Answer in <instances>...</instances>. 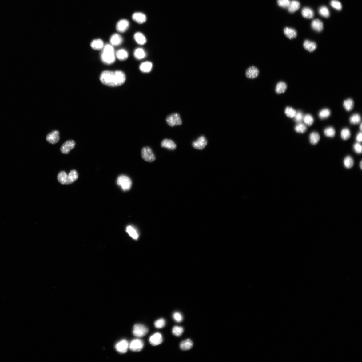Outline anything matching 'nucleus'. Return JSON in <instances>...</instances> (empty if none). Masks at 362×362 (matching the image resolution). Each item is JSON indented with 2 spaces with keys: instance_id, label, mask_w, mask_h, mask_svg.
<instances>
[{
  "instance_id": "obj_2",
  "label": "nucleus",
  "mask_w": 362,
  "mask_h": 362,
  "mask_svg": "<svg viewBox=\"0 0 362 362\" xmlns=\"http://www.w3.org/2000/svg\"><path fill=\"white\" fill-rule=\"evenodd\" d=\"M115 53L113 46L109 44L104 46L101 55L102 62L106 65L113 64L115 60Z\"/></svg>"
},
{
  "instance_id": "obj_30",
  "label": "nucleus",
  "mask_w": 362,
  "mask_h": 362,
  "mask_svg": "<svg viewBox=\"0 0 362 362\" xmlns=\"http://www.w3.org/2000/svg\"><path fill=\"white\" fill-rule=\"evenodd\" d=\"M193 343L191 339H187L182 341L180 344L181 349L183 350H188L191 349L193 347Z\"/></svg>"
},
{
  "instance_id": "obj_33",
  "label": "nucleus",
  "mask_w": 362,
  "mask_h": 362,
  "mask_svg": "<svg viewBox=\"0 0 362 362\" xmlns=\"http://www.w3.org/2000/svg\"><path fill=\"white\" fill-rule=\"evenodd\" d=\"M343 162L344 166L347 169H351L354 165V160L352 157L350 156H346L343 160Z\"/></svg>"
},
{
  "instance_id": "obj_36",
  "label": "nucleus",
  "mask_w": 362,
  "mask_h": 362,
  "mask_svg": "<svg viewBox=\"0 0 362 362\" xmlns=\"http://www.w3.org/2000/svg\"><path fill=\"white\" fill-rule=\"evenodd\" d=\"M331 114V110L327 108L320 110L319 113V118L321 119H325L329 118Z\"/></svg>"
},
{
  "instance_id": "obj_20",
  "label": "nucleus",
  "mask_w": 362,
  "mask_h": 362,
  "mask_svg": "<svg viewBox=\"0 0 362 362\" xmlns=\"http://www.w3.org/2000/svg\"><path fill=\"white\" fill-rule=\"evenodd\" d=\"M284 32L286 36L290 39L296 38L297 36V32L295 29L286 27L284 29Z\"/></svg>"
},
{
  "instance_id": "obj_18",
  "label": "nucleus",
  "mask_w": 362,
  "mask_h": 362,
  "mask_svg": "<svg viewBox=\"0 0 362 362\" xmlns=\"http://www.w3.org/2000/svg\"><path fill=\"white\" fill-rule=\"evenodd\" d=\"M311 27L313 30L317 32H321L323 29V22L320 20L316 19L312 21Z\"/></svg>"
},
{
  "instance_id": "obj_29",
  "label": "nucleus",
  "mask_w": 362,
  "mask_h": 362,
  "mask_svg": "<svg viewBox=\"0 0 362 362\" xmlns=\"http://www.w3.org/2000/svg\"><path fill=\"white\" fill-rule=\"evenodd\" d=\"M91 46L93 49L94 50H100L103 49L104 46V42L101 39H95L91 42Z\"/></svg>"
},
{
  "instance_id": "obj_22",
  "label": "nucleus",
  "mask_w": 362,
  "mask_h": 362,
  "mask_svg": "<svg viewBox=\"0 0 362 362\" xmlns=\"http://www.w3.org/2000/svg\"><path fill=\"white\" fill-rule=\"evenodd\" d=\"M300 3L299 2L296 0H292L290 2V5L288 7L289 12L291 13L295 12L300 8Z\"/></svg>"
},
{
  "instance_id": "obj_12",
  "label": "nucleus",
  "mask_w": 362,
  "mask_h": 362,
  "mask_svg": "<svg viewBox=\"0 0 362 362\" xmlns=\"http://www.w3.org/2000/svg\"><path fill=\"white\" fill-rule=\"evenodd\" d=\"M259 70L257 67L251 66L246 70L245 75L249 79H254L258 76Z\"/></svg>"
},
{
  "instance_id": "obj_39",
  "label": "nucleus",
  "mask_w": 362,
  "mask_h": 362,
  "mask_svg": "<svg viewBox=\"0 0 362 362\" xmlns=\"http://www.w3.org/2000/svg\"><path fill=\"white\" fill-rule=\"evenodd\" d=\"M295 130L297 133H304L307 131L308 128L306 125L301 123H298L295 127Z\"/></svg>"
},
{
  "instance_id": "obj_43",
  "label": "nucleus",
  "mask_w": 362,
  "mask_h": 362,
  "mask_svg": "<svg viewBox=\"0 0 362 362\" xmlns=\"http://www.w3.org/2000/svg\"><path fill=\"white\" fill-rule=\"evenodd\" d=\"M285 113L287 117L290 118H293L295 116L296 111L293 108L288 107L286 108Z\"/></svg>"
},
{
  "instance_id": "obj_14",
  "label": "nucleus",
  "mask_w": 362,
  "mask_h": 362,
  "mask_svg": "<svg viewBox=\"0 0 362 362\" xmlns=\"http://www.w3.org/2000/svg\"><path fill=\"white\" fill-rule=\"evenodd\" d=\"M149 341L153 346L158 345L161 344L163 341L162 336L160 333H156L151 336L149 338Z\"/></svg>"
},
{
  "instance_id": "obj_24",
  "label": "nucleus",
  "mask_w": 362,
  "mask_h": 362,
  "mask_svg": "<svg viewBox=\"0 0 362 362\" xmlns=\"http://www.w3.org/2000/svg\"><path fill=\"white\" fill-rule=\"evenodd\" d=\"M287 85L284 82L281 81L278 82L275 88L276 92L277 94H281L285 92L287 89Z\"/></svg>"
},
{
  "instance_id": "obj_26",
  "label": "nucleus",
  "mask_w": 362,
  "mask_h": 362,
  "mask_svg": "<svg viewBox=\"0 0 362 362\" xmlns=\"http://www.w3.org/2000/svg\"><path fill=\"white\" fill-rule=\"evenodd\" d=\"M301 14L303 17L308 19H311L314 16V13L313 10L308 7H305L302 9Z\"/></svg>"
},
{
  "instance_id": "obj_23",
  "label": "nucleus",
  "mask_w": 362,
  "mask_h": 362,
  "mask_svg": "<svg viewBox=\"0 0 362 362\" xmlns=\"http://www.w3.org/2000/svg\"><path fill=\"white\" fill-rule=\"evenodd\" d=\"M78 178L77 172L74 170L71 171L67 177V185L72 184L75 182Z\"/></svg>"
},
{
  "instance_id": "obj_28",
  "label": "nucleus",
  "mask_w": 362,
  "mask_h": 362,
  "mask_svg": "<svg viewBox=\"0 0 362 362\" xmlns=\"http://www.w3.org/2000/svg\"><path fill=\"white\" fill-rule=\"evenodd\" d=\"M320 140V134L316 132H313L310 134L309 141L310 143L313 145L318 144Z\"/></svg>"
},
{
  "instance_id": "obj_10",
  "label": "nucleus",
  "mask_w": 362,
  "mask_h": 362,
  "mask_svg": "<svg viewBox=\"0 0 362 362\" xmlns=\"http://www.w3.org/2000/svg\"><path fill=\"white\" fill-rule=\"evenodd\" d=\"M128 342L125 339H123L118 342L115 346V348L117 351L121 353H125L129 348Z\"/></svg>"
},
{
  "instance_id": "obj_34",
  "label": "nucleus",
  "mask_w": 362,
  "mask_h": 362,
  "mask_svg": "<svg viewBox=\"0 0 362 362\" xmlns=\"http://www.w3.org/2000/svg\"><path fill=\"white\" fill-rule=\"evenodd\" d=\"M146 53L142 48H137L134 51V57L137 59H141L144 58L146 56Z\"/></svg>"
},
{
  "instance_id": "obj_35",
  "label": "nucleus",
  "mask_w": 362,
  "mask_h": 362,
  "mask_svg": "<svg viewBox=\"0 0 362 362\" xmlns=\"http://www.w3.org/2000/svg\"><path fill=\"white\" fill-rule=\"evenodd\" d=\"M361 121L360 115L358 113H355L352 115L349 118V121L351 124L353 125H356L360 124Z\"/></svg>"
},
{
  "instance_id": "obj_32",
  "label": "nucleus",
  "mask_w": 362,
  "mask_h": 362,
  "mask_svg": "<svg viewBox=\"0 0 362 362\" xmlns=\"http://www.w3.org/2000/svg\"><path fill=\"white\" fill-rule=\"evenodd\" d=\"M126 231L133 239L137 240L139 237V234L137 230L131 226H129L126 227Z\"/></svg>"
},
{
  "instance_id": "obj_51",
  "label": "nucleus",
  "mask_w": 362,
  "mask_h": 362,
  "mask_svg": "<svg viewBox=\"0 0 362 362\" xmlns=\"http://www.w3.org/2000/svg\"><path fill=\"white\" fill-rule=\"evenodd\" d=\"M356 140L357 143H361L362 141V133L361 132L358 133L356 137Z\"/></svg>"
},
{
  "instance_id": "obj_5",
  "label": "nucleus",
  "mask_w": 362,
  "mask_h": 362,
  "mask_svg": "<svg viewBox=\"0 0 362 362\" xmlns=\"http://www.w3.org/2000/svg\"><path fill=\"white\" fill-rule=\"evenodd\" d=\"M166 121L167 124L172 127L181 125L182 124L180 115L177 113L171 114L168 116L166 118Z\"/></svg>"
},
{
  "instance_id": "obj_3",
  "label": "nucleus",
  "mask_w": 362,
  "mask_h": 362,
  "mask_svg": "<svg viewBox=\"0 0 362 362\" xmlns=\"http://www.w3.org/2000/svg\"><path fill=\"white\" fill-rule=\"evenodd\" d=\"M117 184L124 191H127L131 187L132 182L130 178L125 175H121L117 180Z\"/></svg>"
},
{
  "instance_id": "obj_15",
  "label": "nucleus",
  "mask_w": 362,
  "mask_h": 362,
  "mask_svg": "<svg viewBox=\"0 0 362 362\" xmlns=\"http://www.w3.org/2000/svg\"><path fill=\"white\" fill-rule=\"evenodd\" d=\"M132 18L134 21L140 24L144 23L147 20V17L145 15L140 12L134 13L133 15Z\"/></svg>"
},
{
  "instance_id": "obj_48",
  "label": "nucleus",
  "mask_w": 362,
  "mask_h": 362,
  "mask_svg": "<svg viewBox=\"0 0 362 362\" xmlns=\"http://www.w3.org/2000/svg\"><path fill=\"white\" fill-rule=\"evenodd\" d=\"M304 115L303 113L301 111L296 112V114L294 117L295 121L298 123H301L303 121Z\"/></svg>"
},
{
  "instance_id": "obj_40",
  "label": "nucleus",
  "mask_w": 362,
  "mask_h": 362,
  "mask_svg": "<svg viewBox=\"0 0 362 362\" xmlns=\"http://www.w3.org/2000/svg\"><path fill=\"white\" fill-rule=\"evenodd\" d=\"M340 135L342 140H347L349 139L351 136V133L349 129L344 128L341 130Z\"/></svg>"
},
{
  "instance_id": "obj_7",
  "label": "nucleus",
  "mask_w": 362,
  "mask_h": 362,
  "mask_svg": "<svg viewBox=\"0 0 362 362\" xmlns=\"http://www.w3.org/2000/svg\"><path fill=\"white\" fill-rule=\"evenodd\" d=\"M144 343L142 340L139 339L133 340L129 345V348L133 352H138L143 349Z\"/></svg>"
},
{
  "instance_id": "obj_41",
  "label": "nucleus",
  "mask_w": 362,
  "mask_h": 362,
  "mask_svg": "<svg viewBox=\"0 0 362 362\" xmlns=\"http://www.w3.org/2000/svg\"><path fill=\"white\" fill-rule=\"evenodd\" d=\"M319 12L320 15L324 17L328 18L330 17L329 10L326 6H323L320 7L319 9Z\"/></svg>"
},
{
  "instance_id": "obj_21",
  "label": "nucleus",
  "mask_w": 362,
  "mask_h": 362,
  "mask_svg": "<svg viewBox=\"0 0 362 362\" xmlns=\"http://www.w3.org/2000/svg\"><path fill=\"white\" fill-rule=\"evenodd\" d=\"M153 67V64L150 62H145L142 63L140 66V69L141 72L148 73L150 72Z\"/></svg>"
},
{
  "instance_id": "obj_8",
  "label": "nucleus",
  "mask_w": 362,
  "mask_h": 362,
  "mask_svg": "<svg viewBox=\"0 0 362 362\" xmlns=\"http://www.w3.org/2000/svg\"><path fill=\"white\" fill-rule=\"evenodd\" d=\"M76 145L75 141L73 140L66 141L63 144L61 148V151L63 154H67L69 153L70 150L73 149Z\"/></svg>"
},
{
  "instance_id": "obj_42",
  "label": "nucleus",
  "mask_w": 362,
  "mask_h": 362,
  "mask_svg": "<svg viewBox=\"0 0 362 362\" xmlns=\"http://www.w3.org/2000/svg\"><path fill=\"white\" fill-rule=\"evenodd\" d=\"M303 121L305 125L311 126L314 123V119L311 115L308 114L304 116Z\"/></svg>"
},
{
  "instance_id": "obj_16",
  "label": "nucleus",
  "mask_w": 362,
  "mask_h": 362,
  "mask_svg": "<svg viewBox=\"0 0 362 362\" xmlns=\"http://www.w3.org/2000/svg\"><path fill=\"white\" fill-rule=\"evenodd\" d=\"M110 42L112 46H118L122 44L123 39L120 35L115 33L111 36Z\"/></svg>"
},
{
  "instance_id": "obj_11",
  "label": "nucleus",
  "mask_w": 362,
  "mask_h": 362,
  "mask_svg": "<svg viewBox=\"0 0 362 362\" xmlns=\"http://www.w3.org/2000/svg\"><path fill=\"white\" fill-rule=\"evenodd\" d=\"M46 139L48 142L51 144H55L57 143L60 139L59 132L58 130H54L52 132L47 135Z\"/></svg>"
},
{
  "instance_id": "obj_13",
  "label": "nucleus",
  "mask_w": 362,
  "mask_h": 362,
  "mask_svg": "<svg viewBox=\"0 0 362 362\" xmlns=\"http://www.w3.org/2000/svg\"><path fill=\"white\" fill-rule=\"evenodd\" d=\"M129 25V23L128 21L125 19H122L117 22L116 28L118 32L124 33L128 29Z\"/></svg>"
},
{
  "instance_id": "obj_31",
  "label": "nucleus",
  "mask_w": 362,
  "mask_h": 362,
  "mask_svg": "<svg viewBox=\"0 0 362 362\" xmlns=\"http://www.w3.org/2000/svg\"><path fill=\"white\" fill-rule=\"evenodd\" d=\"M343 106L345 109L347 111L352 110L354 107V102L352 99L345 100L343 103Z\"/></svg>"
},
{
  "instance_id": "obj_1",
  "label": "nucleus",
  "mask_w": 362,
  "mask_h": 362,
  "mask_svg": "<svg viewBox=\"0 0 362 362\" xmlns=\"http://www.w3.org/2000/svg\"><path fill=\"white\" fill-rule=\"evenodd\" d=\"M100 79L102 83L111 87L119 86L124 84L126 80L124 72L120 70L104 71L100 74Z\"/></svg>"
},
{
  "instance_id": "obj_19",
  "label": "nucleus",
  "mask_w": 362,
  "mask_h": 362,
  "mask_svg": "<svg viewBox=\"0 0 362 362\" xmlns=\"http://www.w3.org/2000/svg\"><path fill=\"white\" fill-rule=\"evenodd\" d=\"M134 38L136 42L140 45H143L147 42L146 37L142 33L137 32L134 36Z\"/></svg>"
},
{
  "instance_id": "obj_49",
  "label": "nucleus",
  "mask_w": 362,
  "mask_h": 362,
  "mask_svg": "<svg viewBox=\"0 0 362 362\" xmlns=\"http://www.w3.org/2000/svg\"><path fill=\"white\" fill-rule=\"evenodd\" d=\"M173 317L175 322L180 323L183 320V316L180 312H176L174 313Z\"/></svg>"
},
{
  "instance_id": "obj_53",
  "label": "nucleus",
  "mask_w": 362,
  "mask_h": 362,
  "mask_svg": "<svg viewBox=\"0 0 362 362\" xmlns=\"http://www.w3.org/2000/svg\"><path fill=\"white\" fill-rule=\"evenodd\" d=\"M360 169H362V161H360Z\"/></svg>"
},
{
  "instance_id": "obj_38",
  "label": "nucleus",
  "mask_w": 362,
  "mask_h": 362,
  "mask_svg": "<svg viewBox=\"0 0 362 362\" xmlns=\"http://www.w3.org/2000/svg\"><path fill=\"white\" fill-rule=\"evenodd\" d=\"M324 135L329 137H334L336 134V130L333 127L329 126L326 128L324 130Z\"/></svg>"
},
{
  "instance_id": "obj_9",
  "label": "nucleus",
  "mask_w": 362,
  "mask_h": 362,
  "mask_svg": "<svg viewBox=\"0 0 362 362\" xmlns=\"http://www.w3.org/2000/svg\"><path fill=\"white\" fill-rule=\"evenodd\" d=\"M207 143L206 137L204 136H201L197 140L193 141L192 145L194 148L197 150H201L206 147Z\"/></svg>"
},
{
  "instance_id": "obj_27",
  "label": "nucleus",
  "mask_w": 362,
  "mask_h": 362,
  "mask_svg": "<svg viewBox=\"0 0 362 362\" xmlns=\"http://www.w3.org/2000/svg\"><path fill=\"white\" fill-rule=\"evenodd\" d=\"M115 55L119 60L121 61L125 60L129 57L128 52L123 49L118 50L115 53Z\"/></svg>"
},
{
  "instance_id": "obj_52",
  "label": "nucleus",
  "mask_w": 362,
  "mask_h": 362,
  "mask_svg": "<svg viewBox=\"0 0 362 362\" xmlns=\"http://www.w3.org/2000/svg\"><path fill=\"white\" fill-rule=\"evenodd\" d=\"M362 123H361V124H360V131H361H361H362Z\"/></svg>"
},
{
  "instance_id": "obj_37",
  "label": "nucleus",
  "mask_w": 362,
  "mask_h": 362,
  "mask_svg": "<svg viewBox=\"0 0 362 362\" xmlns=\"http://www.w3.org/2000/svg\"><path fill=\"white\" fill-rule=\"evenodd\" d=\"M68 175L65 171L60 172L58 175V179L59 182L62 185H67Z\"/></svg>"
},
{
  "instance_id": "obj_47",
  "label": "nucleus",
  "mask_w": 362,
  "mask_h": 362,
  "mask_svg": "<svg viewBox=\"0 0 362 362\" xmlns=\"http://www.w3.org/2000/svg\"><path fill=\"white\" fill-rule=\"evenodd\" d=\"M290 0H278L277 3L279 6L283 8H288L290 3Z\"/></svg>"
},
{
  "instance_id": "obj_45",
  "label": "nucleus",
  "mask_w": 362,
  "mask_h": 362,
  "mask_svg": "<svg viewBox=\"0 0 362 362\" xmlns=\"http://www.w3.org/2000/svg\"><path fill=\"white\" fill-rule=\"evenodd\" d=\"M330 5L333 8L338 10H340L342 9L341 3L337 0H332Z\"/></svg>"
},
{
  "instance_id": "obj_6",
  "label": "nucleus",
  "mask_w": 362,
  "mask_h": 362,
  "mask_svg": "<svg viewBox=\"0 0 362 362\" xmlns=\"http://www.w3.org/2000/svg\"><path fill=\"white\" fill-rule=\"evenodd\" d=\"M148 332L146 327L141 324H137L134 326L133 333L134 335L138 337H141L146 335Z\"/></svg>"
},
{
  "instance_id": "obj_17",
  "label": "nucleus",
  "mask_w": 362,
  "mask_h": 362,
  "mask_svg": "<svg viewBox=\"0 0 362 362\" xmlns=\"http://www.w3.org/2000/svg\"><path fill=\"white\" fill-rule=\"evenodd\" d=\"M162 147L171 150H174L177 148V145L174 142L171 140L164 139L161 143Z\"/></svg>"
},
{
  "instance_id": "obj_50",
  "label": "nucleus",
  "mask_w": 362,
  "mask_h": 362,
  "mask_svg": "<svg viewBox=\"0 0 362 362\" xmlns=\"http://www.w3.org/2000/svg\"><path fill=\"white\" fill-rule=\"evenodd\" d=\"M353 148L354 152L357 154H361L362 152V145L360 143H357L353 145Z\"/></svg>"
},
{
  "instance_id": "obj_25",
  "label": "nucleus",
  "mask_w": 362,
  "mask_h": 362,
  "mask_svg": "<svg viewBox=\"0 0 362 362\" xmlns=\"http://www.w3.org/2000/svg\"><path fill=\"white\" fill-rule=\"evenodd\" d=\"M304 47L306 50L310 52H312L316 50L317 45L315 42L309 40H306L304 43Z\"/></svg>"
},
{
  "instance_id": "obj_4",
  "label": "nucleus",
  "mask_w": 362,
  "mask_h": 362,
  "mask_svg": "<svg viewBox=\"0 0 362 362\" xmlns=\"http://www.w3.org/2000/svg\"><path fill=\"white\" fill-rule=\"evenodd\" d=\"M142 158L145 160L149 162H152L156 159L155 155L152 149L149 147H144L141 151Z\"/></svg>"
},
{
  "instance_id": "obj_44",
  "label": "nucleus",
  "mask_w": 362,
  "mask_h": 362,
  "mask_svg": "<svg viewBox=\"0 0 362 362\" xmlns=\"http://www.w3.org/2000/svg\"><path fill=\"white\" fill-rule=\"evenodd\" d=\"M184 329L182 327L175 326L173 327L172 330L173 335L177 337H180L184 332Z\"/></svg>"
},
{
  "instance_id": "obj_46",
  "label": "nucleus",
  "mask_w": 362,
  "mask_h": 362,
  "mask_svg": "<svg viewBox=\"0 0 362 362\" xmlns=\"http://www.w3.org/2000/svg\"><path fill=\"white\" fill-rule=\"evenodd\" d=\"M166 322L165 319H160L156 321L154 323L155 327L158 329H161L165 325Z\"/></svg>"
}]
</instances>
